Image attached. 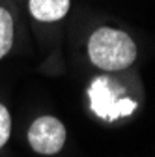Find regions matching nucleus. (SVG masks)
Wrapping results in <instances>:
<instances>
[{"label":"nucleus","mask_w":155,"mask_h":157,"mask_svg":"<svg viewBox=\"0 0 155 157\" xmlns=\"http://www.w3.org/2000/svg\"><path fill=\"white\" fill-rule=\"evenodd\" d=\"M88 54L92 64L107 71H118L129 67L137 58V47L133 39L108 26L95 30L88 41Z\"/></svg>","instance_id":"nucleus-1"},{"label":"nucleus","mask_w":155,"mask_h":157,"mask_svg":"<svg viewBox=\"0 0 155 157\" xmlns=\"http://www.w3.org/2000/svg\"><path fill=\"white\" fill-rule=\"evenodd\" d=\"M123 88H114V81L108 77H97L88 88L90 109L105 122H114L118 118L134 112L137 103L129 97H122Z\"/></svg>","instance_id":"nucleus-2"},{"label":"nucleus","mask_w":155,"mask_h":157,"mask_svg":"<svg viewBox=\"0 0 155 157\" xmlns=\"http://www.w3.org/2000/svg\"><path fill=\"white\" fill-rule=\"evenodd\" d=\"M28 142L32 150L43 155H54L66 142V127L52 116H41L28 129Z\"/></svg>","instance_id":"nucleus-3"},{"label":"nucleus","mask_w":155,"mask_h":157,"mask_svg":"<svg viewBox=\"0 0 155 157\" xmlns=\"http://www.w3.org/2000/svg\"><path fill=\"white\" fill-rule=\"evenodd\" d=\"M69 10V0H30V13L43 23L60 21Z\"/></svg>","instance_id":"nucleus-4"},{"label":"nucleus","mask_w":155,"mask_h":157,"mask_svg":"<svg viewBox=\"0 0 155 157\" xmlns=\"http://www.w3.org/2000/svg\"><path fill=\"white\" fill-rule=\"evenodd\" d=\"M13 45V19L0 8V58H4Z\"/></svg>","instance_id":"nucleus-5"},{"label":"nucleus","mask_w":155,"mask_h":157,"mask_svg":"<svg viewBox=\"0 0 155 157\" xmlns=\"http://www.w3.org/2000/svg\"><path fill=\"white\" fill-rule=\"evenodd\" d=\"M9 133H11V118H9V112H8V109L4 105H0V148L8 142Z\"/></svg>","instance_id":"nucleus-6"}]
</instances>
